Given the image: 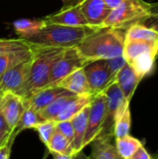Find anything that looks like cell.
Listing matches in <instances>:
<instances>
[{
	"instance_id": "cell-28",
	"label": "cell",
	"mask_w": 158,
	"mask_h": 159,
	"mask_svg": "<svg viewBox=\"0 0 158 159\" xmlns=\"http://www.w3.org/2000/svg\"><path fill=\"white\" fill-rule=\"evenodd\" d=\"M131 128V113L130 108L128 107L123 114L116 119L114 127V137L115 139L122 138L127 136L130 132Z\"/></svg>"
},
{
	"instance_id": "cell-9",
	"label": "cell",
	"mask_w": 158,
	"mask_h": 159,
	"mask_svg": "<svg viewBox=\"0 0 158 159\" xmlns=\"http://www.w3.org/2000/svg\"><path fill=\"white\" fill-rule=\"evenodd\" d=\"M84 72L92 96L102 92L112 82H114L105 60L88 62L84 67Z\"/></svg>"
},
{
	"instance_id": "cell-19",
	"label": "cell",
	"mask_w": 158,
	"mask_h": 159,
	"mask_svg": "<svg viewBox=\"0 0 158 159\" xmlns=\"http://www.w3.org/2000/svg\"><path fill=\"white\" fill-rule=\"evenodd\" d=\"M156 46H157V42H149L143 40H134V39L125 38L123 57L125 58L127 62H129L138 55L144 52L155 51L156 54Z\"/></svg>"
},
{
	"instance_id": "cell-11",
	"label": "cell",
	"mask_w": 158,
	"mask_h": 159,
	"mask_svg": "<svg viewBox=\"0 0 158 159\" xmlns=\"http://www.w3.org/2000/svg\"><path fill=\"white\" fill-rule=\"evenodd\" d=\"M88 24L99 29L111 12V8L103 0H81L78 4Z\"/></svg>"
},
{
	"instance_id": "cell-38",
	"label": "cell",
	"mask_w": 158,
	"mask_h": 159,
	"mask_svg": "<svg viewBox=\"0 0 158 159\" xmlns=\"http://www.w3.org/2000/svg\"><path fill=\"white\" fill-rule=\"evenodd\" d=\"M105 3H106V5L111 8V9H113V8H115V7H117L120 3H122L124 0H103Z\"/></svg>"
},
{
	"instance_id": "cell-43",
	"label": "cell",
	"mask_w": 158,
	"mask_h": 159,
	"mask_svg": "<svg viewBox=\"0 0 158 159\" xmlns=\"http://www.w3.org/2000/svg\"><path fill=\"white\" fill-rule=\"evenodd\" d=\"M47 154H45V156H44V157L42 159H46L47 158Z\"/></svg>"
},
{
	"instance_id": "cell-44",
	"label": "cell",
	"mask_w": 158,
	"mask_h": 159,
	"mask_svg": "<svg viewBox=\"0 0 158 159\" xmlns=\"http://www.w3.org/2000/svg\"><path fill=\"white\" fill-rule=\"evenodd\" d=\"M155 159H158V156H156V158Z\"/></svg>"
},
{
	"instance_id": "cell-39",
	"label": "cell",
	"mask_w": 158,
	"mask_h": 159,
	"mask_svg": "<svg viewBox=\"0 0 158 159\" xmlns=\"http://www.w3.org/2000/svg\"><path fill=\"white\" fill-rule=\"evenodd\" d=\"M81 0H62L63 3V7H71V6H75L78 5Z\"/></svg>"
},
{
	"instance_id": "cell-16",
	"label": "cell",
	"mask_w": 158,
	"mask_h": 159,
	"mask_svg": "<svg viewBox=\"0 0 158 159\" xmlns=\"http://www.w3.org/2000/svg\"><path fill=\"white\" fill-rule=\"evenodd\" d=\"M56 86L61 87L75 95L90 94L89 87L84 72V68H80L71 73L61 79Z\"/></svg>"
},
{
	"instance_id": "cell-37",
	"label": "cell",
	"mask_w": 158,
	"mask_h": 159,
	"mask_svg": "<svg viewBox=\"0 0 158 159\" xmlns=\"http://www.w3.org/2000/svg\"><path fill=\"white\" fill-rule=\"evenodd\" d=\"M51 154V156L53 157V159H73L74 156H70V155H63V154H59V153H55V152H49Z\"/></svg>"
},
{
	"instance_id": "cell-27",
	"label": "cell",
	"mask_w": 158,
	"mask_h": 159,
	"mask_svg": "<svg viewBox=\"0 0 158 159\" xmlns=\"http://www.w3.org/2000/svg\"><path fill=\"white\" fill-rule=\"evenodd\" d=\"M32 44L23 38L19 39H0V55L29 50L32 48Z\"/></svg>"
},
{
	"instance_id": "cell-7",
	"label": "cell",
	"mask_w": 158,
	"mask_h": 159,
	"mask_svg": "<svg viewBox=\"0 0 158 159\" xmlns=\"http://www.w3.org/2000/svg\"><path fill=\"white\" fill-rule=\"evenodd\" d=\"M33 55L15 64L0 77V98L7 92L18 94L25 85L32 64Z\"/></svg>"
},
{
	"instance_id": "cell-17",
	"label": "cell",
	"mask_w": 158,
	"mask_h": 159,
	"mask_svg": "<svg viewBox=\"0 0 158 159\" xmlns=\"http://www.w3.org/2000/svg\"><path fill=\"white\" fill-rule=\"evenodd\" d=\"M92 98L93 96L90 94L71 96L54 121L61 122V121L71 120L74 116L80 113L85 107L90 104Z\"/></svg>"
},
{
	"instance_id": "cell-5",
	"label": "cell",
	"mask_w": 158,
	"mask_h": 159,
	"mask_svg": "<svg viewBox=\"0 0 158 159\" xmlns=\"http://www.w3.org/2000/svg\"><path fill=\"white\" fill-rule=\"evenodd\" d=\"M106 97V110L103 124L99 135H114V127L116 119L129 107L130 102L124 97L118 85L114 81L103 91Z\"/></svg>"
},
{
	"instance_id": "cell-25",
	"label": "cell",
	"mask_w": 158,
	"mask_h": 159,
	"mask_svg": "<svg viewBox=\"0 0 158 159\" xmlns=\"http://www.w3.org/2000/svg\"><path fill=\"white\" fill-rule=\"evenodd\" d=\"M32 55H33L32 48L29 50L11 52V53L0 55V77L10 67L14 66L15 64H17L20 61H22L23 60L30 58Z\"/></svg>"
},
{
	"instance_id": "cell-24",
	"label": "cell",
	"mask_w": 158,
	"mask_h": 159,
	"mask_svg": "<svg viewBox=\"0 0 158 159\" xmlns=\"http://www.w3.org/2000/svg\"><path fill=\"white\" fill-rule=\"evenodd\" d=\"M45 121L39 112L35 111L34 108H32L31 106H26L18 124L16 125L15 129L13 131H15L18 135L24 129H34L35 126H37L38 124H40L41 122Z\"/></svg>"
},
{
	"instance_id": "cell-40",
	"label": "cell",
	"mask_w": 158,
	"mask_h": 159,
	"mask_svg": "<svg viewBox=\"0 0 158 159\" xmlns=\"http://www.w3.org/2000/svg\"><path fill=\"white\" fill-rule=\"evenodd\" d=\"M73 159H89V158H88V156H86V155L83 153V151H81V152H79L78 154L74 155V158Z\"/></svg>"
},
{
	"instance_id": "cell-14",
	"label": "cell",
	"mask_w": 158,
	"mask_h": 159,
	"mask_svg": "<svg viewBox=\"0 0 158 159\" xmlns=\"http://www.w3.org/2000/svg\"><path fill=\"white\" fill-rule=\"evenodd\" d=\"M114 135H98L91 143L89 159H122L115 143H113Z\"/></svg>"
},
{
	"instance_id": "cell-12",
	"label": "cell",
	"mask_w": 158,
	"mask_h": 159,
	"mask_svg": "<svg viewBox=\"0 0 158 159\" xmlns=\"http://www.w3.org/2000/svg\"><path fill=\"white\" fill-rule=\"evenodd\" d=\"M0 107L7 125L14 130L26 107L23 100L15 93L7 92L0 98Z\"/></svg>"
},
{
	"instance_id": "cell-31",
	"label": "cell",
	"mask_w": 158,
	"mask_h": 159,
	"mask_svg": "<svg viewBox=\"0 0 158 159\" xmlns=\"http://www.w3.org/2000/svg\"><path fill=\"white\" fill-rule=\"evenodd\" d=\"M106 63H107V67L110 73L111 77L113 78V80L115 81V76L117 74V72L123 67V65L127 62L125 58L122 56L116 57V58H113V59H109V60H105Z\"/></svg>"
},
{
	"instance_id": "cell-23",
	"label": "cell",
	"mask_w": 158,
	"mask_h": 159,
	"mask_svg": "<svg viewBox=\"0 0 158 159\" xmlns=\"http://www.w3.org/2000/svg\"><path fill=\"white\" fill-rule=\"evenodd\" d=\"M115 143L116 150L122 159H129L141 146L143 145L140 140L134 138L130 134L115 139Z\"/></svg>"
},
{
	"instance_id": "cell-8",
	"label": "cell",
	"mask_w": 158,
	"mask_h": 159,
	"mask_svg": "<svg viewBox=\"0 0 158 159\" xmlns=\"http://www.w3.org/2000/svg\"><path fill=\"white\" fill-rule=\"evenodd\" d=\"M106 110V97L103 92L93 96L89 104L88 116L87 130L83 141V148L89 145L90 143L100 134Z\"/></svg>"
},
{
	"instance_id": "cell-21",
	"label": "cell",
	"mask_w": 158,
	"mask_h": 159,
	"mask_svg": "<svg viewBox=\"0 0 158 159\" xmlns=\"http://www.w3.org/2000/svg\"><path fill=\"white\" fill-rule=\"evenodd\" d=\"M125 38L158 42V31L143 24L142 22H138L131 25L125 31Z\"/></svg>"
},
{
	"instance_id": "cell-35",
	"label": "cell",
	"mask_w": 158,
	"mask_h": 159,
	"mask_svg": "<svg viewBox=\"0 0 158 159\" xmlns=\"http://www.w3.org/2000/svg\"><path fill=\"white\" fill-rule=\"evenodd\" d=\"M12 132H13V130L7 125V123L5 117H4V115L2 113L1 107H0V136L9 137Z\"/></svg>"
},
{
	"instance_id": "cell-42",
	"label": "cell",
	"mask_w": 158,
	"mask_h": 159,
	"mask_svg": "<svg viewBox=\"0 0 158 159\" xmlns=\"http://www.w3.org/2000/svg\"><path fill=\"white\" fill-rule=\"evenodd\" d=\"M158 57V42H157V46H156V58Z\"/></svg>"
},
{
	"instance_id": "cell-32",
	"label": "cell",
	"mask_w": 158,
	"mask_h": 159,
	"mask_svg": "<svg viewBox=\"0 0 158 159\" xmlns=\"http://www.w3.org/2000/svg\"><path fill=\"white\" fill-rule=\"evenodd\" d=\"M56 130L61 133L72 144V142L74 139V129H73L71 120L56 122Z\"/></svg>"
},
{
	"instance_id": "cell-1",
	"label": "cell",
	"mask_w": 158,
	"mask_h": 159,
	"mask_svg": "<svg viewBox=\"0 0 158 159\" xmlns=\"http://www.w3.org/2000/svg\"><path fill=\"white\" fill-rule=\"evenodd\" d=\"M124 43L125 30L99 28L88 34L76 48L80 55L90 62L122 56Z\"/></svg>"
},
{
	"instance_id": "cell-41",
	"label": "cell",
	"mask_w": 158,
	"mask_h": 159,
	"mask_svg": "<svg viewBox=\"0 0 158 159\" xmlns=\"http://www.w3.org/2000/svg\"><path fill=\"white\" fill-rule=\"evenodd\" d=\"M9 137H10V136H9ZM9 137H3V136H0V146H2L4 143H6L8 141Z\"/></svg>"
},
{
	"instance_id": "cell-36",
	"label": "cell",
	"mask_w": 158,
	"mask_h": 159,
	"mask_svg": "<svg viewBox=\"0 0 158 159\" xmlns=\"http://www.w3.org/2000/svg\"><path fill=\"white\" fill-rule=\"evenodd\" d=\"M129 159H153L151 155L148 153V151L144 148V146H141L135 154L130 157Z\"/></svg>"
},
{
	"instance_id": "cell-26",
	"label": "cell",
	"mask_w": 158,
	"mask_h": 159,
	"mask_svg": "<svg viewBox=\"0 0 158 159\" xmlns=\"http://www.w3.org/2000/svg\"><path fill=\"white\" fill-rule=\"evenodd\" d=\"M46 146L47 147L48 152H55L59 154L74 156L71 143L61 133H60L57 130L53 133Z\"/></svg>"
},
{
	"instance_id": "cell-18",
	"label": "cell",
	"mask_w": 158,
	"mask_h": 159,
	"mask_svg": "<svg viewBox=\"0 0 158 159\" xmlns=\"http://www.w3.org/2000/svg\"><path fill=\"white\" fill-rule=\"evenodd\" d=\"M89 112V105L85 107L80 113L74 116L71 119V123L74 129V139L72 142V148L74 156L83 151V141L86 135L88 116Z\"/></svg>"
},
{
	"instance_id": "cell-13",
	"label": "cell",
	"mask_w": 158,
	"mask_h": 159,
	"mask_svg": "<svg viewBox=\"0 0 158 159\" xmlns=\"http://www.w3.org/2000/svg\"><path fill=\"white\" fill-rule=\"evenodd\" d=\"M66 95H75V94L58 86L47 87L35 92L24 103H25V106L29 105L32 108H34L35 111L40 112L48 104L53 102L55 100L59 99L60 97L66 96Z\"/></svg>"
},
{
	"instance_id": "cell-2",
	"label": "cell",
	"mask_w": 158,
	"mask_h": 159,
	"mask_svg": "<svg viewBox=\"0 0 158 159\" xmlns=\"http://www.w3.org/2000/svg\"><path fill=\"white\" fill-rule=\"evenodd\" d=\"M32 50L33 60L28 79L17 94L24 102L35 92L47 86L52 66L64 52L65 48L33 45Z\"/></svg>"
},
{
	"instance_id": "cell-10",
	"label": "cell",
	"mask_w": 158,
	"mask_h": 159,
	"mask_svg": "<svg viewBox=\"0 0 158 159\" xmlns=\"http://www.w3.org/2000/svg\"><path fill=\"white\" fill-rule=\"evenodd\" d=\"M46 23L60 24L73 27H90L78 5L65 7L56 13L42 19Z\"/></svg>"
},
{
	"instance_id": "cell-34",
	"label": "cell",
	"mask_w": 158,
	"mask_h": 159,
	"mask_svg": "<svg viewBox=\"0 0 158 159\" xmlns=\"http://www.w3.org/2000/svg\"><path fill=\"white\" fill-rule=\"evenodd\" d=\"M147 20H151L150 25L147 26L152 27L158 31V3L151 4V17Z\"/></svg>"
},
{
	"instance_id": "cell-20",
	"label": "cell",
	"mask_w": 158,
	"mask_h": 159,
	"mask_svg": "<svg viewBox=\"0 0 158 159\" xmlns=\"http://www.w3.org/2000/svg\"><path fill=\"white\" fill-rule=\"evenodd\" d=\"M156 54L155 51L144 52L128 62L134 70L138 77L142 80L145 76L151 75L155 69Z\"/></svg>"
},
{
	"instance_id": "cell-15",
	"label": "cell",
	"mask_w": 158,
	"mask_h": 159,
	"mask_svg": "<svg viewBox=\"0 0 158 159\" xmlns=\"http://www.w3.org/2000/svg\"><path fill=\"white\" fill-rule=\"evenodd\" d=\"M141 81L142 80L138 77L134 70L128 62L123 65V67L115 76V82L118 85L128 102L131 101L134 92Z\"/></svg>"
},
{
	"instance_id": "cell-3",
	"label": "cell",
	"mask_w": 158,
	"mask_h": 159,
	"mask_svg": "<svg viewBox=\"0 0 158 159\" xmlns=\"http://www.w3.org/2000/svg\"><path fill=\"white\" fill-rule=\"evenodd\" d=\"M97 30L92 27H73L53 23H46L36 34L25 37L26 41L34 46L72 48L78 47L83 40Z\"/></svg>"
},
{
	"instance_id": "cell-6",
	"label": "cell",
	"mask_w": 158,
	"mask_h": 159,
	"mask_svg": "<svg viewBox=\"0 0 158 159\" xmlns=\"http://www.w3.org/2000/svg\"><path fill=\"white\" fill-rule=\"evenodd\" d=\"M88 63V61H87L80 55L76 48L65 49L64 52L54 62L47 87L56 86L65 76L77 69L84 68Z\"/></svg>"
},
{
	"instance_id": "cell-4",
	"label": "cell",
	"mask_w": 158,
	"mask_h": 159,
	"mask_svg": "<svg viewBox=\"0 0 158 159\" xmlns=\"http://www.w3.org/2000/svg\"><path fill=\"white\" fill-rule=\"evenodd\" d=\"M151 17V4L143 0H124L111 9L101 28L127 30L131 25L146 21Z\"/></svg>"
},
{
	"instance_id": "cell-22",
	"label": "cell",
	"mask_w": 158,
	"mask_h": 159,
	"mask_svg": "<svg viewBox=\"0 0 158 159\" xmlns=\"http://www.w3.org/2000/svg\"><path fill=\"white\" fill-rule=\"evenodd\" d=\"M45 25L46 22L42 19H20L13 22L14 30L20 36V38H25L36 34L43 27H45Z\"/></svg>"
},
{
	"instance_id": "cell-29",
	"label": "cell",
	"mask_w": 158,
	"mask_h": 159,
	"mask_svg": "<svg viewBox=\"0 0 158 159\" xmlns=\"http://www.w3.org/2000/svg\"><path fill=\"white\" fill-rule=\"evenodd\" d=\"M71 96H74V95H66V96L60 97L59 99L55 100L53 102L48 104L47 107H45L43 110H41L39 112L41 117L44 120H53L54 121Z\"/></svg>"
},
{
	"instance_id": "cell-33",
	"label": "cell",
	"mask_w": 158,
	"mask_h": 159,
	"mask_svg": "<svg viewBox=\"0 0 158 159\" xmlns=\"http://www.w3.org/2000/svg\"><path fill=\"white\" fill-rule=\"evenodd\" d=\"M17 136H18V134L15 131H13L11 133L8 141L6 143H4L2 146H0V159H9L11 148H12L13 143Z\"/></svg>"
},
{
	"instance_id": "cell-30",
	"label": "cell",
	"mask_w": 158,
	"mask_h": 159,
	"mask_svg": "<svg viewBox=\"0 0 158 159\" xmlns=\"http://www.w3.org/2000/svg\"><path fill=\"white\" fill-rule=\"evenodd\" d=\"M39 135L41 142L47 145L51 136L56 131V122L53 120H45L34 128Z\"/></svg>"
}]
</instances>
